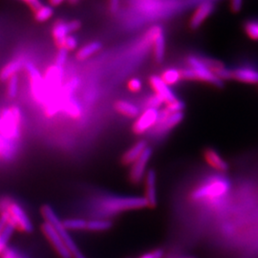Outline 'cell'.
I'll return each instance as SVG.
<instances>
[{"instance_id": "6da1fadb", "label": "cell", "mask_w": 258, "mask_h": 258, "mask_svg": "<svg viewBox=\"0 0 258 258\" xmlns=\"http://www.w3.org/2000/svg\"><path fill=\"white\" fill-rule=\"evenodd\" d=\"M98 215L107 217L119 212L139 210L148 207L145 197L139 196H103L98 201Z\"/></svg>"}, {"instance_id": "7a4b0ae2", "label": "cell", "mask_w": 258, "mask_h": 258, "mask_svg": "<svg viewBox=\"0 0 258 258\" xmlns=\"http://www.w3.org/2000/svg\"><path fill=\"white\" fill-rule=\"evenodd\" d=\"M187 63L188 67L181 71L182 79L188 81H201L219 88L224 86V82H222L208 66L204 64L199 56H189L187 58Z\"/></svg>"}, {"instance_id": "3957f363", "label": "cell", "mask_w": 258, "mask_h": 258, "mask_svg": "<svg viewBox=\"0 0 258 258\" xmlns=\"http://www.w3.org/2000/svg\"><path fill=\"white\" fill-rule=\"evenodd\" d=\"M41 213H42L43 217L45 218V221L50 223L60 234L67 249H69L70 253L72 254V258H86L83 255V252L78 248L76 242L72 238L69 231L65 229L62 221L59 219V217L55 213L54 209L49 205H45L41 209Z\"/></svg>"}, {"instance_id": "277c9868", "label": "cell", "mask_w": 258, "mask_h": 258, "mask_svg": "<svg viewBox=\"0 0 258 258\" xmlns=\"http://www.w3.org/2000/svg\"><path fill=\"white\" fill-rule=\"evenodd\" d=\"M22 114L19 107L12 106L3 109L0 114V134L12 141H17L20 135Z\"/></svg>"}, {"instance_id": "5b68a950", "label": "cell", "mask_w": 258, "mask_h": 258, "mask_svg": "<svg viewBox=\"0 0 258 258\" xmlns=\"http://www.w3.org/2000/svg\"><path fill=\"white\" fill-rule=\"evenodd\" d=\"M24 67L26 68L28 76L30 78V84L34 99L38 103H42L45 105L47 102L46 86L44 78L39 73L37 66L32 62L24 63Z\"/></svg>"}, {"instance_id": "8992f818", "label": "cell", "mask_w": 258, "mask_h": 258, "mask_svg": "<svg viewBox=\"0 0 258 258\" xmlns=\"http://www.w3.org/2000/svg\"><path fill=\"white\" fill-rule=\"evenodd\" d=\"M6 211L9 212L10 221L13 222L16 225L17 229L19 228L20 231L28 232V233L33 231L34 230L33 224L30 220L26 212L23 210V208L19 204L11 201Z\"/></svg>"}, {"instance_id": "52a82bcc", "label": "cell", "mask_w": 258, "mask_h": 258, "mask_svg": "<svg viewBox=\"0 0 258 258\" xmlns=\"http://www.w3.org/2000/svg\"><path fill=\"white\" fill-rule=\"evenodd\" d=\"M160 118V111L158 108H147L144 111L133 125V131L136 134H144L149 129L153 128Z\"/></svg>"}, {"instance_id": "ba28073f", "label": "cell", "mask_w": 258, "mask_h": 258, "mask_svg": "<svg viewBox=\"0 0 258 258\" xmlns=\"http://www.w3.org/2000/svg\"><path fill=\"white\" fill-rule=\"evenodd\" d=\"M41 230L60 257L72 258V254L70 253L69 249H67L60 234L50 223L44 222L41 226Z\"/></svg>"}, {"instance_id": "9c48e42d", "label": "cell", "mask_w": 258, "mask_h": 258, "mask_svg": "<svg viewBox=\"0 0 258 258\" xmlns=\"http://www.w3.org/2000/svg\"><path fill=\"white\" fill-rule=\"evenodd\" d=\"M152 153H153L152 148L148 147L143 152V154L132 164V167L130 169V174H129V178L132 183L138 184L144 179V177L147 173V167L152 157Z\"/></svg>"}, {"instance_id": "30bf717a", "label": "cell", "mask_w": 258, "mask_h": 258, "mask_svg": "<svg viewBox=\"0 0 258 258\" xmlns=\"http://www.w3.org/2000/svg\"><path fill=\"white\" fill-rule=\"evenodd\" d=\"M81 23L78 20H72L69 22L58 21L53 28V37L55 38L56 44L59 47L62 46L65 38L75 31L79 30Z\"/></svg>"}, {"instance_id": "8fae6325", "label": "cell", "mask_w": 258, "mask_h": 258, "mask_svg": "<svg viewBox=\"0 0 258 258\" xmlns=\"http://www.w3.org/2000/svg\"><path fill=\"white\" fill-rule=\"evenodd\" d=\"M184 119V113L178 112L173 114H166L164 111H160V118L155 127L156 131L161 133H166L174 128Z\"/></svg>"}, {"instance_id": "7c38bea8", "label": "cell", "mask_w": 258, "mask_h": 258, "mask_svg": "<svg viewBox=\"0 0 258 258\" xmlns=\"http://www.w3.org/2000/svg\"><path fill=\"white\" fill-rule=\"evenodd\" d=\"M227 190V185L223 182H212L197 188L194 194V200H200L206 198H215L222 195Z\"/></svg>"}, {"instance_id": "4fadbf2b", "label": "cell", "mask_w": 258, "mask_h": 258, "mask_svg": "<svg viewBox=\"0 0 258 258\" xmlns=\"http://www.w3.org/2000/svg\"><path fill=\"white\" fill-rule=\"evenodd\" d=\"M149 81L152 88L156 92L157 96H159L163 100V102H166V104L174 102L178 99L174 92L170 89L169 85L166 84L161 77L156 75L151 76Z\"/></svg>"}, {"instance_id": "5bb4252c", "label": "cell", "mask_w": 258, "mask_h": 258, "mask_svg": "<svg viewBox=\"0 0 258 258\" xmlns=\"http://www.w3.org/2000/svg\"><path fill=\"white\" fill-rule=\"evenodd\" d=\"M214 10H215L214 2H204L202 4L198 5L197 9L195 10L194 16L191 17L189 21L190 28L195 30L200 27L205 22V20L212 16Z\"/></svg>"}, {"instance_id": "9a60e30c", "label": "cell", "mask_w": 258, "mask_h": 258, "mask_svg": "<svg viewBox=\"0 0 258 258\" xmlns=\"http://www.w3.org/2000/svg\"><path fill=\"white\" fill-rule=\"evenodd\" d=\"M150 37L154 44V55L157 62H162L166 54V37L163 29L160 27L153 28L150 31Z\"/></svg>"}, {"instance_id": "2e32d148", "label": "cell", "mask_w": 258, "mask_h": 258, "mask_svg": "<svg viewBox=\"0 0 258 258\" xmlns=\"http://www.w3.org/2000/svg\"><path fill=\"white\" fill-rule=\"evenodd\" d=\"M146 200L148 207L155 208L157 205V174L154 169H149L146 173Z\"/></svg>"}, {"instance_id": "e0dca14e", "label": "cell", "mask_w": 258, "mask_h": 258, "mask_svg": "<svg viewBox=\"0 0 258 258\" xmlns=\"http://www.w3.org/2000/svg\"><path fill=\"white\" fill-rule=\"evenodd\" d=\"M231 79L249 84H258V71L252 68L231 69Z\"/></svg>"}, {"instance_id": "ac0fdd59", "label": "cell", "mask_w": 258, "mask_h": 258, "mask_svg": "<svg viewBox=\"0 0 258 258\" xmlns=\"http://www.w3.org/2000/svg\"><path fill=\"white\" fill-rule=\"evenodd\" d=\"M204 157L207 163L214 169L220 172H226L229 170V164L220 156L216 150L212 148H207L204 152Z\"/></svg>"}, {"instance_id": "d6986e66", "label": "cell", "mask_w": 258, "mask_h": 258, "mask_svg": "<svg viewBox=\"0 0 258 258\" xmlns=\"http://www.w3.org/2000/svg\"><path fill=\"white\" fill-rule=\"evenodd\" d=\"M147 148L148 145L146 141H139L124 153L122 156V163L124 165H132L143 154Z\"/></svg>"}, {"instance_id": "ffe728a7", "label": "cell", "mask_w": 258, "mask_h": 258, "mask_svg": "<svg viewBox=\"0 0 258 258\" xmlns=\"http://www.w3.org/2000/svg\"><path fill=\"white\" fill-rule=\"evenodd\" d=\"M23 66L24 62L22 61V59L15 58L11 60L0 71V80L3 82H7L12 77L17 76Z\"/></svg>"}, {"instance_id": "44dd1931", "label": "cell", "mask_w": 258, "mask_h": 258, "mask_svg": "<svg viewBox=\"0 0 258 258\" xmlns=\"http://www.w3.org/2000/svg\"><path fill=\"white\" fill-rule=\"evenodd\" d=\"M17 141H12L3 137L0 134V158L4 160H10L15 156L17 152Z\"/></svg>"}, {"instance_id": "7402d4cb", "label": "cell", "mask_w": 258, "mask_h": 258, "mask_svg": "<svg viewBox=\"0 0 258 258\" xmlns=\"http://www.w3.org/2000/svg\"><path fill=\"white\" fill-rule=\"evenodd\" d=\"M115 107L119 113L129 118H136L140 114L138 106L133 102H128V101H124V100L118 101L115 104Z\"/></svg>"}, {"instance_id": "603a6c76", "label": "cell", "mask_w": 258, "mask_h": 258, "mask_svg": "<svg viewBox=\"0 0 258 258\" xmlns=\"http://www.w3.org/2000/svg\"><path fill=\"white\" fill-rule=\"evenodd\" d=\"M62 110L73 118H79L82 115V107L74 97H69L62 100Z\"/></svg>"}, {"instance_id": "cb8c5ba5", "label": "cell", "mask_w": 258, "mask_h": 258, "mask_svg": "<svg viewBox=\"0 0 258 258\" xmlns=\"http://www.w3.org/2000/svg\"><path fill=\"white\" fill-rule=\"evenodd\" d=\"M16 230H17L16 225L13 222L9 221L5 226L4 230L0 233V254L3 253V251L7 249L10 239Z\"/></svg>"}, {"instance_id": "d4e9b609", "label": "cell", "mask_w": 258, "mask_h": 258, "mask_svg": "<svg viewBox=\"0 0 258 258\" xmlns=\"http://www.w3.org/2000/svg\"><path fill=\"white\" fill-rule=\"evenodd\" d=\"M101 48H102V44L99 41H93L82 47L78 51L77 56L79 59H86L94 54H96L97 52H99Z\"/></svg>"}, {"instance_id": "484cf974", "label": "cell", "mask_w": 258, "mask_h": 258, "mask_svg": "<svg viewBox=\"0 0 258 258\" xmlns=\"http://www.w3.org/2000/svg\"><path fill=\"white\" fill-rule=\"evenodd\" d=\"M112 227V222L107 219H93L87 221L86 230L90 231H104L109 230Z\"/></svg>"}, {"instance_id": "4316f807", "label": "cell", "mask_w": 258, "mask_h": 258, "mask_svg": "<svg viewBox=\"0 0 258 258\" xmlns=\"http://www.w3.org/2000/svg\"><path fill=\"white\" fill-rule=\"evenodd\" d=\"M65 229L67 231H83L86 230L87 221L82 218H70L62 221Z\"/></svg>"}, {"instance_id": "83f0119b", "label": "cell", "mask_w": 258, "mask_h": 258, "mask_svg": "<svg viewBox=\"0 0 258 258\" xmlns=\"http://www.w3.org/2000/svg\"><path fill=\"white\" fill-rule=\"evenodd\" d=\"M54 15V10L49 5H40L35 10V18L39 22H44L51 19Z\"/></svg>"}, {"instance_id": "f1b7e54d", "label": "cell", "mask_w": 258, "mask_h": 258, "mask_svg": "<svg viewBox=\"0 0 258 258\" xmlns=\"http://www.w3.org/2000/svg\"><path fill=\"white\" fill-rule=\"evenodd\" d=\"M163 81L168 84V85H172V84H175L178 83L180 80H182V77H181V71L180 70H177L174 68H169L166 70L162 77Z\"/></svg>"}, {"instance_id": "f546056e", "label": "cell", "mask_w": 258, "mask_h": 258, "mask_svg": "<svg viewBox=\"0 0 258 258\" xmlns=\"http://www.w3.org/2000/svg\"><path fill=\"white\" fill-rule=\"evenodd\" d=\"M7 84V94L10 99H15L18 96L19 88V80L18 76H14L8 81Z\"/></svg>"}, {"instance_id": "4dcf8cb0", "label": "cell", "mask_w": 258, "mask_h": 258, "mask_svg": "<svg viewBox=\"0 0 258 258\" xmlns=\"http://www.w3.org/2000/svg\"><path fill=\"white\" fill-rule=\"evenodd\" d=\"M244 29L246 34L253 40H258V21L257 20H248L244 24Z\"/></svg>"}, {"instance_id": "1f68e13d", "label": "cell", "mask_w": 258, "mask_h": 258, "mask_svg": "<svg viewBox=\"0 0 258 258\" xmlns=\"http://www.w3.org/2000/svg\"><path fill=\"white\" fill-rule=\"evenodd\" d=\"M185 107V104L183 101L177 99L174 102H170L166 104V108L164 109V112L166 114H173V113H178V112H183Z\"/></svg>"}, {"instance_id": "d6a6232c", "label": "cell", "mask_w": 258, "mask_h": 258, "mask_svg": "<svg viewBox=\"0 0 258 258\" xmlns=\"http://www.w3.org/2000/svg\"><path fill=\"white\" fill-rule=\"evenodd\" d=\"M79 44V41H78V38L73 36V35H69L68 37H66L62 43V48H65L66 50L68 51H73L75 49H77ZM59 47V48H61Z\"/></svg>"}, {"instance_id": "836d02e7", "label": "cell", "mask_w": 258, "mask_h": 258, "mask_svg": "<svg viewBox=\"0 0 258 258\" xmlns=\"http://www.w3.org/2000/svg\"><path fill=\"white\" fill-rule=\"evenodd\" d=\"M68 50H66L65 48H59L57 54L55 55V64L58 66L63 67V65L66 63L67 59H68Z\"/></svg>"}, {"instance_id": "e575fe53", "label": "cell", "mask_w": 258, "mask_h": 258, "mask_svg": "<svg viewBox=\"0 0 258 258\" xmlns=\"http://www.w3.org/2000/svg\"><path fill=\"white\" fill-rule=\"evenodd\" d=\"M142 86H143V83L142 81L138 79V78H133L129 81L128 87L129 89L133 92H139L141 89H142Z\"/></svg>"}, {"instance_id": "d590c367", "label": "cell", "mask_w": 258, "mask_h": 258, "mask_svg": "<svg viewBox=\"0 0 258 258\" xmlns=\"http://www.w3.org/2000/svg\"><path fill=\"white\" fill-rule=\"evenodd\" d=\"M164 257V250L161 249H154L148 251L147 253L141 255L139 258H163Z\"/></svg>"}, {"instance_id": "8d00e7d4", "label": "cell", "mask_w": 258, "mask_h": 258, "mask_svg": "<svg viewBox=\"0 0 258 258\" xmlns=\"http://www.w3.org/2000/svg\"><path fill=\"white\" fill-rule=\"evenodd\" d=\"M148 108H158L162 103H163V100L159 97V96H157L156 94L155 95H153L152 97H150L149 99H148Z\"/></svg>"}, {"instance_id": "74e56055", "label": "cell", "mask_w": 258, "mask_h": 258, "mask_svg": "<svg viewBox=\"0 0 258 258\" xmlns=\"http://www.w3.org/2000/svg\"><path fill=\"white\" fill-rule=\"evenodd\" d=\"M10 221V214L7 211L0 212V233L4 230L5 226Z\"/></svg>"}, {"instance_id": "f35d334b", "label": "cell", "mask_w": 258, "mask_h": 258, "mask_svg": "<svg viewBox=\"0 0 258 258\" xmlns=\"http://www.w3.org/2000/svg\"><path fill=\"white\" fill-rule=\"evenodd\" d=\"M18 252L13 249H6L2 253V258H18Z\"/></svg>"}, {"instance_id": "ab89813d", "label": "cell", "mask_w": 258, "mask_h": 258, "mask_svg": "<svg viewBox=\"0 0 258 258\" xmlns=\"http://www.w3.org/2000/svg\"><path fill=\"white\" fill-rule=\"evenodd\" d=\"M109 8L112 13L118 12L120 8V0H109Z\"/></svg>"}, {"instance_id": "60d3db41", "label": "cell", "mask_w": 258, "mask_h": 258, "mask_svg": "<svg viewBox=\"0 0 258 258\" xmlns=\"http://www.w3.org/2000/svg\"><path fill=\"white\" fill-rule=\"evenodd\" d=\"M242 3H243V0H231V10L233 12H239L242 7Z\"/></svg>"}, {"instance_id": "b9f144b4", "label": "cell", "mask_w": 258, "mask_h": 258, "mask_svg": "<svg viewBox=\"0 0 258 258\" xmlns=\"http://www.w3.org/2000/svg\"><path fill=\"white\" fill-rule=\"evenodd\" d=\"M23 1H25L26 3H28L34 10L37 9L41 5L39 0H23Z\"/></svg>"}, {"instance_id": "7bdbcfd3", "label": "cell", "mask_w": 258, "mask_h": 258, "mask_svg": "<svg viewBox=\"0 0 258 258\" xmlns=\"http://www.w3.org/2000/svg\"><path fill=\"white\" fill-rule=\"evenodd\" d=\"M50 1H51V4L54 5V6L59 5V4H61L63 2V0H50Z\"/></svg>"}, {"instance_id": "ee69618b", "label": "cell", "mask_w": 258, "mask_h": 258, "mask_svg": "<svg viewBox=\"0 0 258 258\" xmlns=\"http://www.w3.org/2000/svg\"><path fill=\"white\" fill-rule=\"evenodd\" d=\"M171 258H195L194 256H191V255H182V256H176V257H171Z\"/></svg>"}, {"instance_id": "f6af8a7d", "label": "cell", "mask_w": 258, "mask_h": 258, "mask_svg": "<svg viewBox=\"0 0 258 258\" xmlns=\"http://www.w3.org/2000/svg\"><path fill=\"white\" fill-rule=\"evenodd\" d=\"M69 1H70V2H72V3H76L78 0H69Z\"/></svg>"}]
</instances>
